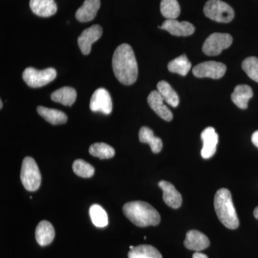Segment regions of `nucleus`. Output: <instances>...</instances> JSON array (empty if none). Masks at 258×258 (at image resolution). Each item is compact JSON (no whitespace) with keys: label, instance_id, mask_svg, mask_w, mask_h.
Returning <instances> with one entry per match:
<instances>
[{"label":"nucleus","instance_id":"obj_1","mask_svg":"<svg viewBox=\"0 0 258 258\" xmlns=\"http://www.w3.org/2000/svg\"><path fill=\"white\" fill-rule=\"evenodd\" d=\"M112 66L118 81L125 86H131L138 77V64L132 47L121 44L115 49L112 59Z\"/></svg>","mask_w":258,"mask_h":258},{"label":"nucleus","instance_id":"obj_2","mask_svg":"<svg viewBox=\"0 0 258 258\" xmlns=\"http://www.w3.org/2000/svg\"><path fill=\"white\" fill-rule=\"evenodd\" d=\"M123 212L125 216L138 227L157 226L160 223L161 217L159 212L145 202L134 201L125 204Z\"/></svg>","mask_w":258,"mask_h":258},{"label":"nucleus","instance_id":"obj_3","mask_svg":"<svg viewBox=\"0 0 258 258\" xmlns=\"http://www.w3.org/2000/svg\"><path fill=\"white\" fill-rule=\"evenodd\" d=\"M214 205L219 220L227 228L235 230L240 225L232 195L227 189L222 188L215 194Z\"/></svg>","mask_w":258,"mask_h":258},{"label":"nucleus","instance_id":"obj_4","mask_svg":"<svg viewBox=\"0 0 258 258\" xmlns=\"http://www.w3.org/2000/svg\"><path fill=\"white\" fill-rule=\"evenodd\" d=\"M20 179L25 189L29 191H36L40 187L41 184V174L33 158L28 157L24 159Z\"/></svg>","mask_w":258,"mask_h":258},{"label":"nucleus","instance_id":"obj_5","mask_svg":"<svg viewBox=\"0 0 258 258\" xmlns=\"http://www.w3.org/2000/svg\"><path fill=\"white\" fill-rule=\"evenodd\" d=\"M204 13L217 23H230L235 18L233 9L221 0H209L204 7Z\"/></svg>","mask_w":258,"mask_h":258},{"label":"nucleus","instance_id":"obj_6","mask_svg":"<svg viewBox=\"0 0 258 258\" xmlns=\"http://www.w3.org/2000/svg\"><path fill=\"white\" fill-rule=\"evenodd\" d=\"M57 72L54 69L49 68L42 71L28 68L24 71L23 79L30 87L36 88L46 86L49 83L55 80Z\"/></svg>","mask_w":258,"mask_h":258},{"label":"nucleus","instance_id":"obj_7","mask_svg":"<svg viewBox=\"0 0 258 258\" xmlns=\"http://www.w3.org/2000/svg\"><path fill=\"white\" fill-rule=\"evenodd\" d=\"M232 37L227 33L212 34L204 42L203 51L209 56L220 55L222 51L228 48L232 45Z\"/></svg>","mask_w":258,"mask_h":258},{"label":"nucleus","instance_id":"obj_8","mask_svg":"<svg viewBox=\"0 0 258 258\" xmlns=\"http://www.w3.org/2000/svg\"><path fill=\"white\" fill-rule=\"evenodd\" d=\"M227 67L222 62L207 61L195 66L193 69L194 76L198 78H210L219 79L225 74Z\"/></svg>","mask_w":258,"mask_h":258},{"label":"nucleus","instance_id":"obj_9","mask_svg":"<svg viewBox=\"0 0 258 258\" xmlns=\"http://www.w3.org/2000/svg\"><path fill=\"white\" fill-rule=\"evenodd\" d=\"M90 108L93 112H101L108 115L113 111L111 95L105 88L97 89L93 93L90 102Z\"/></svg>","mask_w":258,"mask_h":258},{"label":"nucleus","instance_id":"obj_10","mask_svg":"<svg viewBox=\"0 0 258 258\" xmlns=\"http://www.w3.org/2000/svg\"><path fill=\"white\" fill-rule=\"evenodd\" d=\"M103 30L100 25H94L83 30L78 38V43L83 55H88L91 52L93 43L101 37Z\"/></svg>","mask_w":258,"mask_h":258},{"label":"nucleus","instance_id":"obj_11","mask_svg":"<svg viewBox=\"0 0 258 258\" xmlns=\"http://www.w3.org/2000/svg\"><path fill=\"white\" fill-rule=\"evenodd\" d=\"M159 28L165 30L174 36H189L195 31V26L189 22H179L175 20H166Z\"/></svg>","mask_w":258,"mask_h":258},{"label":"nucleus","instance_id":"obj_12","mask_svg":"<svg viewBox=\"0 0 258 258\" xmlns=\"http://www.w3.org/2000/svg\"><path fill=\"white\" fill-rule=\"evenodd\" d=\"M201 139L203 142V147L201 151L202 157L205 159H210L216 153L218 134L215 132V128L208 127L203 131L201 134Z\"/></svg>","mask_w":258,"mask_h":258},{"label":"nucleus","instance_id":"obj_13","mask_svg":"<svg viewBox=\"0 0 258 258\" xmlns=\"http://www.w3.org/2000/svg\"><path fill=\"white\" fill-rule=\"evenodd\" d=\"M148 103L151 108L160 118L166 121H171L173 114L169 108L164 104V101L158 91H153L147 98Z\"/></svg>","mask_w":258,"mask_h":258},{"label":"nucleus","instance_id":"obj_14","mask_svg":"<svg viewBox=\"0 0 258 258\" xmlns=\"http://www.w3.org/2000/svg\"><path fill=\"white\" fill-rule=\"evenodd\" d=\"M184 244L185 247L190 250L200 251L208 248L210 242L205 234L198 230H190L186 233Z\"/></svg>","mask_w":258,"mask_h":258},{"label":"nucleus","instance_id":"obj_15","mask_svg":"<svg viewBox=\"0 0 258 258\" xmlns=\"http://www.w3.org/2000/svg\"><path fill=\"white\" fill-rule=\"evenodd\" d=\"M158 184L163 191L164 203L171 208H179L182 204V198L174 185L166 181H160Z\"/></svg>","mask_w":258,"mask_h":258},{"label":"nucleus","instance_id":"obj_16","mask_svg":"<svg viewBox=\"0 0 258 258\" xmlns=\"http://www.w3.org/2000/svg\"><path fill=\"white\" fill-rule=\"evenodd\" d=\"M100 7V0H85L82 6L76 12V18L81 23L91 21L96 18Z\"/></svg>","mask_w":258,"mask_h":258},{"label":"nucleus","instance_id":"obj_17","mask_svg":"<svg viewBox=\"0 0 258 258\" xmlns=\"http://www.w3.org/2000/svg\"><path fill=\"white\" fill-rule=\"evenodd\" d=\"M30 9L37 16L48 18L57 13L55 0H30Z\"/></svg>","mask_w":258,"mask_h":258},{"label":"nucleus","instance_id":"obj_18","mask_svg":"<svg viewBox=\"0 0 258 258\" xmlns=\"http://www.w3.org/2000/svg\"><path fill=\"white\" fill-rule=\"evenodd\" d=\"M55 229L50 222L43 220L37 225L35 230V238L40 246L50 244L55 238Z\"/></svg>","mask_w":258,"mask_h":258},{"label":"nucleus","instance_id":"obj_19","mask_svg":"<svg viewBox=\"0 0 258 258\" xmlns=\"http://www.w3.org/2000/svg\"><path fill=\"white\" fill-rule=\"evenodd\" d=\"M253 96L252 88L247 85H238L236 86L231 95L232 102L241 109H246L248 106L249 99Z\"/></svg>","mask_w":258,"mask_h":258},{"label":"nucleus","instance_id":"obj_20","mask_svg":"<svg viewBox=\"0 0 258 258\" xmlns=\"http://www.w3.org/2000/svg\"><path fill=\"white\" fill-rule=\"evenodd\" d=\"M76 98L77 93L76 90L68 86L59 88L51 94L52 101L67 106H72L76 101Z\"/></svg>","mask_w":258,"mask_h":258},{"label":"nucleus","instance_id":"obj_21","mask_svg":"<svg viewBox=\"0 0 258 258\" xmlns=\"http://www.w3.org/2000/svg\"><path fill=\"white\" fill-rule=\"evenodd\" d=\"M37 111L44 119L52 125L63 124L68 120V117L66 113L59 110L38 106L37 108Z\"/></svg>","mask_w":258,"mask_h":258},{"label":"nucleus","instance_id":"obj_22","mask_svg":"<svg viewBox=\"0 0 258 258\" xmlns=\"http://www.w3.org/2000/svg\"><path fill=\"white\" fill-rule=\"evenodd\" d=\"M139 141L142 143L148 144L150 146L152 152L158 154L163 147L162 141L159 137H155L152 129L147 126L142 127L139 131Z\"/></svg>","mask_w":258,"mask_h":258},{"label":"nucleus","instance_id":"obj_23","mask_svg":"<svg viewBox=\"0 0 258 258\" xmlns=\"http://www.w3.org/2000/svg\"><path fill=\"white\" fill-rule=\"evenodd\" d=\"M157 90L166 103L174 108L178 106L179 103V96L169 83L164 81H160L158 83Z\"/></svg>","mask_w":258,"mask_h":258},{"label":"nucleus","instance_id":"obj_24","mask_svg":"<svg viewBox=\"0 0 258 258\" xmlns=\"http://www.w3.org/2000/svg\"><path fill=\"white\" fill-rule=\"evenodd\" d=\"M128 258H162V255L155 247L149 244L134 247L130 249L128 254Z\"/></svg>","mask_w":258,"mask_h":258},{"label":"nucleus","instance_id":"obj_25","mask_svg":"<svg viewBox=\"0 0 258 258\" xmlns=\"http://www.w3.org/2000/svg\"><path fill=\"white\" fill-rule=\"evenodd\" d=\"M191 68V63L185 55H180L168 64V69L171 73L182 76H186Z\"/></svg>","mask_w":258,"mask_h":258},{"label":"nucleus","instance_id":"obj_26","mask_svg":"<svg viewBox=\"0 0 258 258\" xmlns=\"http://www.w3.org/2000/svg\"><path fill=\"white\" fill-rule=\"evenodd\" d=\"M160 10L161 14L167 20H175L181 12L177 0H161Z\"/></svg>","mask_w":258,"mask_h":258},{"label":"nucleus","instance_id":"obj_27","mask_svg":"<svg viewBox=\"0 0 258 258\" xmlns=\"http://www.w3.org/2000/svg\"><path fill=\"white\" fill-rule=\"evenodd\" d=\"M89 215L93 225L97 227H105L108 225V218L106 210L98 205H93L90 208Z\"/></svg>","mask_w":258,"mask_h":258},{"label":"nucleus","instance_id":"obj_28","mask_svg":"<svg viewBox=\"0 0 258 258\" xmlns=\"http://www.w3.org/2000/svg\"><path fill=\"white\" fill-rule=\"evenodd\" d=\"M89 153L95 157L108 159L114 157L115 150L113 147L105 143H95L89 148Z\"/></svg>","mask_w":258,"mask_h":258},{"label":"nucleus","instance_id":"obj_29","mask_svg":"<svg viewBox=\"0 0 258 258\" xmlns=\"http://www.w3.org/2000/svg\"><path fill=\"white\" fill-rule=\"evenodd\" d=\"M73 169L76 175L83 178H90L95 173L94 167L83 159H77L73 164Z\"/></svg>","mask_w":258,"mask_h":258},{"label":"nucleus","instance_id":"obj_30","mask_svg":"<svg viewBox=\"0 0 258 258\" xmlns=\"http://www.w3.org/2000/svg\"><path fill=\"white\" fill-rule=\"evenodd\" d=\"M242 68L251 79L258 83V58L249 57L242 62Z\"/></svg>","mask_w":258,"mask_h":258},{"label":"nucleus","instance_id":"obj_31","mask_svg":"<svg viewBox=\"0 0 258 258\" xmlns=\"http://www.w3.org/2000/svg\"><path fill=\"white\" fill-rule=\"evenodd\" d=\"M252 142L255 147L258 148V131H256V132L252 134Z\"/></svg>","mask_w":258,"mask_h":258},{"label":"nucleus","instance_id":"obj_32","mask_svg":"<svg viewBox=\"0 0 258 258\" xmlns=\"http://www.w3.org/2000/svg\"><path fill=\"white\" fill-rule=\"evenodd\" d=\"M192 258H208V257L205 254L201 253V252H197L193 254Z\"/></svg>","mask_w":258,"mask_h":258},{"label":"nucleus","instance_id":"obj_33","mask_svg":"<svg viewBox=\"0 0 258 258\" xmlns=\"http://www.w3.org/2000/svg\"><path fill=\"white\" fill-rule=\"evenodd\" d=\"M254 217H255L257 220H258V207L254 209Z\"/></svg>","mask_w":258,"mask_h":258},{"label":"nucleus","instance_id":"obj_34","mask_svg":"<svg viewBox=\"0 0 258 258\" xmlns=\"http://www.w3.org/2000/svg\"><path fill=\"white\" fill-rule=\"evenodd\" d=\"M3 101H0V108H3Z\"/></svg>","mask_w":258,"mask_h":258},{"label":"nucleus","instance_id":"obj_35","mask_svg":"<svg viewBox=\"0 0 258 258\" xmlns=\"http://www.w3.org/2000/svg\"><path fill=\"white\" fill-rule=\"evenodd\" d=\"M134 246H132H132H130V249H133V248H134Z\"/></svg>","mask_w":258,"mask_h":258}]
</instances>
